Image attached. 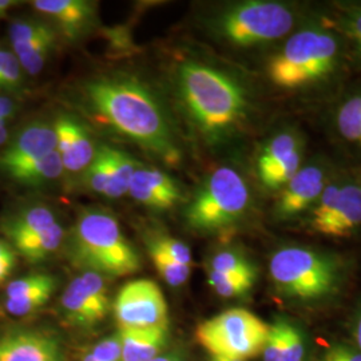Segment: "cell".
I'll list each match as a JSON object with an SVG mask.
<instances>
[{"mask_svg": "<svg viewBox=\"0 0 361 361\" xmlns=\"http://www.w3.org/2000/svg\"><path fill=\"white\" fill-rule=\"evenodd\" d=\"M99 361H122V348L118 334L106 337L91 350Z\"/></svg>", "mask_w": 361, "mask_h": 361, "instance_id": "d590c367", "label": "cell"}, {"mask_svg": "<svg viewBox=\"0 0 361 361\" xmlns=\"http://www.w3.org/2000/svg\"><path fill=\"white\" fill-rule=\"evenodd\" d=\"M180 106L198 140L222 152L249 137L265 113L259 86L233 66L186 58L176 73Z\"/></svg>", "mask_w": 361, "mask_h": 361, "instance_id": "7a4b0ae2", "label": "cell"}, {"mask_svg": "<svg viewBox=\"0 0 361 361\" xmlns=\"http://www.w3.org/2000/svg\"><path fill=\"white\" fill-rule=\"evenodd\" d=\"M56 222V217L50 207L35 205L25 207L8 217L3 222L1 231L13 244L51 228Z\"/></svg>", "mask_w": 361, "mask_h": 361, "instance_id": "ffe728a7", "label": "cell"}, {"mask_svg": "<svg viewBox=\"0 0 361 361\" xmlns=\"http://www.w3.org/2000/svg\"><path fill=\"white\" fill-rule=\"evenodd\" d=\"M15 113V104L11 99L0 97V122H7Z\"/></svg>", "mask_w": 361, "mask_h": 361, "instance_id": "74e56055", "label": "cell"}, {"mask_svg": "<svg viewBox=\"0 0 361 361\" xmlns=\"http://www.w3.org/2000/svg\"><path fill=\"white\" fill-rule=\"evenodd\" d=\"M353 337H355V343L356 347L361 352V307L357 310L356 316H355V323H353Z\"/></svg>", "mask_w": 361, "mask_h": 361, "instance_id": "ab89813d", "label": "cell"}, {"mask_svg": "<svg viewBox=\"0 0 361 361\" xmlns=\"http://www.w3.org/2000/svg\"><path fill=\"white\" fill-rule=\"evenodd\" d=\"M83 361H99L97 357H95V355L92 353V352H89L85 357H83Z\"/></svg>", "mask_w": 361, "mask_h": 361, "instance_id": "ee69618b", "label": "cell"}, {"mask_svg": "<svg viewBox=\"0 0 361 361\" xmlns=\"http://www.w3.org/2000/svg\"><path fill=\"white\" fill-rule=\"evenodd\" d=\"M32 6L54 20L68 39L82 37L97 18V6L86 0H35Z\"/></svg>", "mask_w": 361, "mask_h": 361, "instance_id": "e0dca14e", "label": "cell"}, {"mask_svg": "<svg viewBox=\"0 0 361 361\" xmlns=\"http://www.w3.org/2000/svg\"><path fill=\"white\" fill-rule=\"evenodd\" d=\"M54 31L50 25L38 19H18L10 26L11 46H22Z\"/></svg>", "mask_w": 361, "mask_h": 361, "instance_id": "f546056e", "label": "cell"}, {"mask_svg": "<svg viewBox=\"0 0 361 361\" xmlns=\"http://www.w3.org/2000/svg\"><path fill=\"white\" fill-rule=\"evenodd\" d=\"M268 273L277 296L300 305H317L343 292L348 261L334 250L285 243L271 252Z\"/></svg>", "mask_w": 361, "mask_h": 361, "instance_id": "5b68a950", "label": "cell"}, {"mask_svg": "<svg viewBox=\"0 0 361 361\" xmlns=\"http://www.w3.org/2000/svg\"><path fill=\"white\" fill-rule=\"evenodd\" d=\"M310 153L308 134L297 119L284 116L271 122L253 158L258 190L271 198L301 168Z\"/></svg>", "mask_w": 361, "mask_h": 361, "instance_id": "9c48e42d", "label": "cell"}, {"mask_svg": "<svg viewBox=\"0 0 361 361\" xmlns=\"http://www.w3.org/2000/svg\"><path fill=\"white\" fill-rule=\"evenodd\" d=\"M22 85V66L13 52L0 50V90H16Z\"/></svg>", "mask_w": 361, "mask_h": 361, "instance_id": "1f68e13d", "label": "cell"}, {"mask_svg": "<svg viewBox=\"0 0 361 361\" xmlns=\"http://www.w3.org/2000/svg\"><path fill=\"white\" fill-rule=\"evenodd\" d=\"M62 310L66 320L75 326H92L106 319L101 310L77 277L66 288L62 295Z\"/></svg>", "mask_w": 361, "mask_h": 361, "instance_id": "d6986e66", "label": "cell"}, {"mask_svg": "<svg viewBox=\"0 0 361 361\" xmlns=\"http://www.w3.org/2000/svg\"><path fill=\"white\" fill-rule=\"evenodd\" d=\"M343 162L338 157L323 150L310 153L301 168L271 197V221L279 225L297 226L317 205Z\"/></svg>", "mask_w": 361, "mask_h": 361, "instance_id": "30bf717a", "label": "cell"}, {"mask_svg": "<svg viewBox=\"0 0 361 361\" xmlns=\"http://www.w3.org/2000/svg\"><path fill=\"white\" fill-rule=\"evenodd\" d=\"M56 288V280L50 274H31L10 283L6 289V300H20L28 297L51 295Z\"/></svg>", "mask_w": 361, "mask_h": 361, "instance_id": "d4e9b609", "label": "cell"}, {"mask_svg": "<svg viewBox=\"0 0 361 361\" xmlns=\"http://www.w3.org/2000/svg\"><path fill=\"white\" fill-rule=\"evenodd\" d=\"M222 361H241V360H234V359H222V357H219Z\"/></svg>", "mask_w": 361, "mask_h": 361, "instance_id": "bcb514c9", "label": "cell"}, {"mask_svg": "<svg viewBox=\"0 0 361 361\" xmlns=\"http://www.w3.org/2000/svg\"><path fill=\"white\" fill-rule=\"evenodd\" d=\"M79 280L92 297L95 304L107 314L110 310V300L104 276L94 271H85L82 276H79Z\"/></svg>", "mask_w": 361, "mask_h": 361, "instance_id": "836d02e7", "label": "cell"}, {"mask_svg": "<svg viewBox=\"0 0 361 361\" xmlns=\"http://www.w3.org/2000/svg\"><path fill=\"white\" fill-rule=\"evenodd\" d=\"M119 328H150L169 325L168 302L154 281L140 279L121 288L114 301Z\"/></svg>", "mask_w": 361, "mask_h": 361, "instance_id": "4fadbf2b", "label": "cell"}, {"mask_svg": "<svg viewBox=\"0 0 361 361\" xmlns=\"http://www.w3.org/2000/svg\"><path fill=\"white\" fill-rule=\"evenodd\" d=\"M83 95L92 113L118 134L170 165L180 161L168 114L143 82L123 74L102 75L85 85Z\"/></svg>", "mask_w": 361, "mask_h": 361, "instance_id": "3957f363", "label": "cell"}, {"mask_svg": "<svg viewBox=\"0 0 361 361\" xmlns=\"http://www.w3.org/2000/svg\"><path fill=\"white\" fill-rule=\"evenodd\" d=\"M316 8L300 0H241L216 7L202 18L209 38L231 51L256 54L262 62Z\"/></svg>", "mask_w": 361, "mask_h": 361, "instance_id": "277c9868", "label": "cell"}, {"mask_svg": "<svg viewBox=\"0 0 361 361\" xmlns=\"http://www.w3.org/2000/svg\"><path fill=\"white\" fill-rule=\"evenodd\" d=\"M209 361H222L221 360V359H219V357H213V356H212V357H210V360Z\"/></svg>", "mask_w": 361, "mask_h": 361, "instance_id": "f6af8a7d", "label": "cell"}, {"mask_svg": "<svg viewBox=\"0 0 361 361\" xmlns=\"http://www.w3.org/2000/svg\"><path fill=\"white\" fill-rule=\"evenodd\" d=\"M256 210V193L245 174L233 165H221L197 186L183 219L194 232L221 234L245 224Z\"/></svg>", "mask_w": 361, "mask_h": 361, "instance_id": "8992f818", "label": "cell"}, {"mask_svg": "<svg viewBox=\"0 0 361 361\" xmlns=\"http://www.w3.org/2000/svg\"><path fill=\"white\" fill-rule=\"evenodd\" d=\"M322 361H361V352L344 344H336L326 349Z\"/></svg>", "mask_w": 361, "mask_h": 361, "instance_id": "8d00e7d4", "label": "cell"}, {"mask_svg": "<svg viewBox=\"0 0 361 361\" xmlns=\"http://www.w3.org/2000/svg\"><path fill=\"white\" fill-rule=\"evenodd\" d=\"M207 271L237 277H258L257 265L244 252L234 247L221 249L212 255L207 261Z\"/></svg>", "mask_w": 361, "mask_h": 361, "instance_id": "cb8c5ba5", "label": "cell"}, {"mask_svg": "<svg viewBox=\"0 0 361 361\" xmlns=\"http://www.w3.org/2000/svg\"><path fill=\"white\" fill-rule=\"evenodd\" d=\"M324 20L347 40L350 54L361 50V0L320 3Z\"/></svg>", "mask_w": 361, "mask_h": 361, "instance_id": "ac0fdd59", "label": "cell"}, {"mask_svg": "<svg viewBox=\"0 0 361 361\" xmlns=\"http://www.w3.org/2000/svg\"><path fill=\"white\" fill-rule=\"evenodd\" d=\"M13 265H15V253L6 257H0V283L10 276Z\"/></svg>", "mask_w": 361, "mask_h": 361, "instance_id": "f35d334b", "label": "cell"}, {"mask_svg": "<svg viewBox=\"0 0 361 361\" xmlns=\"http://www.w3.org/2000/svg\"><path fill=\"white\" fill-rule=\"evenodd\" d=\"M147 249L157 271L170 286H180L189 280L192 267L182 265L176 259L169 257L166 253H164L150 241H147Z\"/></svg>", "mask_w": 361, "mask_h": 361, "instance_id": "484cf974", "label": "cell"}, {"mask_svg": "<svg viewBox=\"0 0 361 361\" xmlns=\"http://www.w3.org/2000/svg\"><path fill=\"white\" fill-rule=\"evenodd\" d=\"M56 150L54 125L34 122L20 130L0 153V170L10 176L44 155Z\"/></svg>", "mask_w": 361, "mask_h": 361, "instance_id": "5bb4252c", "label": "cell"}, {"mask_svg": "<svg viewBox=\"0 0 361 361\" xmlns=\"http://www.w3.org/2000/svg\"><path fill=\"white\" fill-rule=\"evenodd\" d=\"M65 240V229L59 222L51 228L13 243L16 250L30 262H39L54 255Z\"/></svg>", "mask_w": 361, "mask_h": 361, "instance_id": "44dd1931", "label": "cell"}, {"mask_svg": "<svg viewBox=\"0 0 361 361\" xmlns=\"http://www.w3.org/2000/svg\"><path fill=\"white\" fill-rule=\"evenodd\" d=\"M140 171L143 178L154 189L155 192L168 198L173 205H177L183 200V192L178 182L166 173L158 169L143 168V166H140Z\"/></svg>", "mask_w": 361, "mask_h": 361, "instance_id": "f1b7e54d", "label": "cell"}, {"mask_svg": "<svg viewBox=\"0 0 361 361\" xmlns=\"http://www.w3.org/2000/svg\"><path fill=\"white\" fill-rule=\"evenodd\" d=\"M178 356H180V353H177V352H169V353L159 355V356H157L155 359L150 361H176Z\"/></svg>", "mask_w": 361, "mask_h": 361, "instance_id": "60d3db41", "label": "cell"}, {"mask_svg": "<svg viewBox=\"0 0 361 361\" xmlns=\"http://www.w3.org/2000/svg\"><path fill=\"white\" fill-rule=\"evenodd\" d=\"M68 256L85 271L123 277L140 271L141 258L109 212H83L68 238Z\"/></svg>", "mask_w": 361, "mask_h": 361, "instance_id": "52a82bcc", "label": "cell"}, {"mask_svg": "<svg viewBox=\"0 0 361 361\" xmlns=\"http://www.w3.org/2000/svg\"><path fill=\"white\" fill-rule=\"evenodd\" d=\"M54 129L56 152L61 155L66 171L83 173L97 153L89 130L73 116H58Z\"/></svg>", "mask_w": 361, "mask_h": 361, "instance_id": "9a60e30c", "label": "cell"}, {"mask_svg": "<svg viewBox=\"0 0 361 361\" xmlns=\"http://www.w3.org/2000/svg\"><path fill=\"white\" fill-rule=\"evenodd\" d=\"M153 243L157 247H159L164 253H166L169 257L176 259L182 265L192 267L193 265V257L189 246L183 244L178 238H174L166 234H158L149 240Z\"/></svg>", "mask_w": 361, "mask_h": 361, "instance_id": "d6a6232c", "label": "cell"}, {"mask_svg": "<svg viewBox=\"0 0 361 361\" xmlns=\"http://www.w3.org/2000/svg\"><path fill=\"white\" fill-rule=\"evenodd\" d=\"M269 329L255 313L233 308L200 324L195 338L213 357L245 361L262 353Z\"/></svg>", "mask_w": 361, "mask_h": 361, "instance_id": "8fae6325", "label": "cell"}, {"mask_svg": "<svg viewBox=\"0 0 361 361\" xmlns=\"http://www.w3.org/2000/svg\"><path fill=\"white\" fill-rule=\"evenodd\" d=\"M87 188L98 194H106L109 185V146H98L90 165L83 171Z\"/></svg>", "mask_w": 361, "mask_h": 361, "instance_id": "83f0119b", "label": "cell"}, {"mask_svg": "<svg viewBox=\"0 0 361 361\" xmlns=\"http://www.w3.org/2000/svg\"><path fill=\"white\" fill-rule=\"evenodd\" d=\"M305 360V337L302 331L296 324L284 319V347H283V360Z\"/></svg>", "mask_w": 361, "mask_h": 361, "instance_id": "4dcf8cb0", "label": "cell"}, {"mask_svg": "<svg viewBox=\"0 0 361 361\" xmlns=\"http://www.w3.org/2000/svg\"><path fill=\"white\" fill-rule=\"evenodd\" d=\"M269 325V336L262 350L264 361H281L284 347V317H279Z\"/></svg>", "mask_w": 361, "mask_h": 361, "instance_id": "e575fe53", "label": "cell"}, {"mask_svg": "<svg viewBox=\"0 0 361 361\" xmlns=\"http://www.w3.org/2000/svg\"><path fill=\"white\" fill-rule=\"evenodd\" d=\"M317 116L334 154L361 164V78H353Z\"/></svg>", "mask_w": 361, "mask_h": 361, "instance_id": "7c38bea8", "label": "cell"}, {"mask_svg": "<svg viewBox=\"0 0 361 361\" xmlns=\"http://www.w3.org/2000/svg\"><path fill=\"white\" fill-rule=\"evenodd\" d=\"M8 129H7V122H0V145L7 142L8 140Z\"/></svg>", "mask_w": 361, "mask_h": 361, "instance_id": "7bdbcfd3", "label": "cell"}, {"mask_svg": "<svg viewBox=\"0 0 361 361\" xmlns=\"http://www.w3.org/2000/svg\"><path fill=\"white\" fill-rule=\"evenodd\" d=\"M138 164L128 153L109 146V185L106 197L119 198L128 193Z\"/></svg>", "mask_w": 361, "mask_h": 361, "instance_id": "603a6c76", "label": "cell"}, {"mask_svg": "<svg viewBox=\"0 0 361 361\" xmlns=\"http://www.w3.org/2000/svg\"><path fill=\"white\" fill-rule=\"evenodd\" d=\"M15 4H16V3L13 1V0H0V18L4 16V15L7 13V11H8L13 6H15Z\"/></svg>", "mask_w": 361, "mask_h": 361, "instance_id": "b9f144b4", "label": "cell"}, {"mask_svg": "<svg viewBox=\"0 0 361 361\" xmlns=\"http://www.w3.org/2000/svg\"><path fill=\"white\" fill-rule=\"evenodd\" d=\"M176 361H185V360H183V359H182V357H180V356H178V357H177V360H176Z\"/></svg>", "mask_w": 361, "mask_h": 361, "instance_id": "7dc6e473", "label": "cell"}, {"mask_svg": "<svg viewBox=\"0 0 361 361\" xmlns=\"http://www.w3.org/2000/svg\"><path fill=\"white\" fill-rule=\"evenodd\" d=\"M297 226L334 240L361 235V164L344 161L317 205Z\"/></svg>", "mask_w": 361, "mask_h": 361, "instance_id": "ba28073f", "label": "cell"}, {"mask_svg": "<svg viewBox=\"0 0 361 361\" xmlns=\"http://www.w3.org/2000/svg\"><path fill=\"white\" fill-rule=\"evenodd\" d=\"M63 171L65 168L61 155L55 150L23 168L15 170L8 177L23 185L39 186L58 180Z\"/></svg>", "mask_w": 361, "mask_h": 361, "instance_id": "7402d4cb", "label": "cell"}, {"mask_svg": "<svg viewBox=\"0 0 361 361\" xmlns=\"http://www.w3.org/2000/svg\"><path fill=\"white\" fill-rule=\"evenodd\" d=\"M207 284L210 288L224 298H238L244 297L255 286L257 279L252 277H237L219 274L216 271H207Z\"/></svg>", "mask_w": 361, "mask_h": 361, "instance_id": "4316f807", "label": "cell"}, {"mask_svg": "<svg viewBox=\"0 0 361 361\" xmlns=\"http://www.w3.org/2000/svg\"><path fill=\"white\" fill-rule=\"evenodd\" d=\"M0 361H65L55 336L42 331H15L0 337Z\"/></svg>", "mask_w": 361, "mask_h": 361, "instance_id": "2e32d148", "label": "cell"}, {"mask_svg": "<svg viewBox=\"0 0 361 361\" xmlns=\"http://www.w3.org/2000/svg\"><path fill=\"white\" fill-rule=\"evenodd\" d=\"M355 78L348 43L324 20L310 18L261 62V80L284 107L319 113Z\"/></svg>", "mask_w": 361, "mask_h": 361, "instance_id": "6da1fadb", "label": "cell"}]
</instances>
